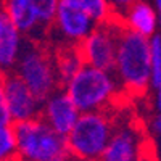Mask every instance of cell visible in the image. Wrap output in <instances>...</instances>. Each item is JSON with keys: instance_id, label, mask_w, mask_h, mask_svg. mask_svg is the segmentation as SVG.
Listing matches in <instances>:
<instances>
[{"instance_id": "6da1fadb", "label": "cell", "mask_w": 161, "mask_h": 161, "mask_svg": "<svg viewBox=\"0 0 161 161\" xmlns=\"http://www.w3.org/2000/svg\"><path fill=\"white\" fill-rule=\"evenodd\" d=\"M113 73L118 77L123 92L126 90L130 95H140L148 90L153 73L150 39L123 26L118 39Z\"/></svg>"}, {"instance_id": "7a4b0ae2", "label": "cell", "mask_w": 161, "mask_h": 161, "mask_svg": "<svg viewBox=\"0 0 161 161\" xmlns=\"http://www.w3.org/2000/svg\"><path fill=\"white\" fill-rule=\"evenodd\" d=\"M18 161H76L68 139L52 129L42 118L15 124Z\"/></svg>"}, {"instance_id": "3957f363", "label": "cell", "mask_w": 161, "mask_h": 161, "mask_svg": "<svg viewBox=\"0 0 161 161\" xmlns=\"http://www.w3.org/2000/svg\"><path fill=\"white\" fill-rule=\"evenodd\" d=\"M64 90L80 113H89L108 110L123 89L113 71L84 64L69 82L64 84Z\"/></svg>"}, {"instance_id": "277c9868", "label": "cell", "mask_w": 161, "mask_h": 161, "mask_svg": "<svg viewBox=\"0 0 161 161\" xmlns=\"http://www.w3.org/2000/svg\"><path fill=\"white\" fill-rule=\"evenodd\" d=\"M114 126L108 110L80 113L76 126L66 137L76 161H100Z\"/></svg>"}, {"instance_id": "5b68a950", "label": "cell", "mask_w": 161, "mask_h": 161, "mask_svg": "<svg viewBox=\"0 0 161 161\" xmlns=\"http://www.w3.org/2000/svg\"><path fill=\"white\" fill-rule=\"evenodd\" d=\"M15 73L42 102L57 92L61 84L53 53L39 44H29L24 47Z\"/></svg>"}, {"instance_id": "8992f818", "label": "cell", "mask_w": 161, "mask_h": 161, "mask_svg": "<svg viewBox=\"0 0 161 161\" xmlns=\"http://www.w3.org/2000/svg\"><path fill=\"white\" fill-rule=\"evenodd\" d=\"M60 0H2L0 8L26 36L39 39L53 28Z\"/></svg>"}, {"instance_id": "52a82bcc", "label": "cell", "mask_w": 161, "mask_h": 161, "mask_svg": "<svg viewBox=\"0 0 161 161\" xmlns=\"http://www.w3.org/2000/svg\"><path fill=\"white\" fill-rule=\"evenodd\" d=\"M121 29H123V24L114 16L110 21L98 24L79 44V50L82 53L86 64L95 66V68L105 71H113L116 63L118 39Z\"/></svg>"}, {"instance_id": "ba28073f", "label": "cell", "mask_w": 161, "mask_h": 161, "mask_svg": "<svg viewBox=\"0 0 161 161\" xmlns=\"http://www.w3.org/2000/svg\"><path fill=\"white\" fill-rule=\"evenodd\" d=\"M147 156V142L136 123L116 124L100 161H142Z\"/></svg>"}, {"instance_id": "9c48e42d", "label": "cell", "mask_w": 161, "mask_h": 161, "mask_svg": "<svg viewBox=\"0 0 161 161\" xmlns=\"http://www.w3.org/2000/svg\"><path fill=\"white\" fill-rule=\"evenodd\" d=\"M3 86L10 113L15 124L40 116L44 102L28 87V84L15 71L3 74Z\"/></svg>"}, {"instance_id": "30bf717a", "label": "cell", "mask_w": 161, "mask_h": 161, "mask_svg": "<svg viewBox=\"0 0 161 161\" xmlns=\"http://www.w3.org/2000/svg\"><path fill=\"white\" fill-rule=\"evenodd\" d=\"M97 26V21L84 10L60 2L52 29L64 44L79 45Z\"/></svg>"}, {"instance_id": "8fae6325", "label": "cell", "mask_w": 161, "mask_h": 161, "mask_svg": "<svg viewBox=\"0 0 161 161\" xmlns=\"http://www.w3.org/2000/svg\"><path fill=\"white\" fill-rule=\"evenodd\" d=\"M79 116H80V110L76 106V103L71 100V97L64 89L63 90L58 89L57 92H53L42 103L40 118L52 129H55L58 134H61L64 137L69 136V132L76 126Z\"/></svg>"}, {"instance_id": "7c38bea8", "label": "cell", "mask_w": 161, "mask_h": 161, "mask_svg": "<svg viewBox=\"0 0 161 161\" xmlns=\"http://www.w3.org/2000/svg\"><path fill=\"white\" fill-rule=\"evenodd\" d=\"M24 34L0 8V74L13 73L26 47Z\"/></svg>"}, {"instance_id": "4fadbf2b", "label": "cell", "mask_w": 161, "mask_h": 161, "mask_svg": "<svg viewBox=\"0 0 161 161\" xmlns=\"http://www.w3.org/2000/svg\"><path fill=\"white\" fill-rule=\"evenodd\" d=\"M126 29H130L145 37H152L158 29V13L153 7L145 2H137L130 5L123 15L114 16Z\"/></svg>"}, {"instance_id": "5bb4252c", "label": "cell", "mask_w": 161, "mask_h": 161, "mask_svg": "<svg viewBox=\"0 0 161 161\" xmlns=\"http://www.w3.org/2000/svg\"><path fill=\"white\" fill-rule=\"evenodd\" d=\"M53 58H55L57 73L60 77V82L64 86L80 71V68L86 64L82 53L79 50V45H69L64 44L58 47L53 52Z\"/></svg>"}, {"instance_id": "9a60e30c", "label": "cell", "mask_w": 161, "mask_h": 161, "mask_svg": "<svg viewBox=\"0 0 161 161\" xmlns=\"http://www.w3.org/2000/svg\"><path fill=\"white\" fill-rule=\"evenodd\" d=\"M60 2L84 10L87 15H90L97 21V24L106 23L114 16L110 0H60Z\"/></svg>"}, {"instance_id": "2e32d148", "label": "cell", "mask_w": 161, "mask_h": 161, "mask_svg": "<svg viewBox=\"0 0 161 161\" xmlns=\"http://www.w3.org/2000/svg\"><path fill=\"white\" fill-rule=\"evenodd\" d=\"M0 161H18V142L15 124L0 126Z\"/></svg>"}, {"instance_id": "e0dca14e", "label": "cell", "mask_w": 161, "mask_h": 161, "mask_svg": "<svg viewBox=\"0 0 161 161\" xmlns=\"http://www.w3.org/2000/svg\"><path fill=\"white\" fill-rule=\"evenodd\" d=\"M13 118L7 102V93L3 86V74H0V126H13Z\"/></svg>"}, {"instance_id": "ac0fdd59", "label": "cell", "mask_w": 161, "mask_h": 161, "mask_svg": "<svg viewBox=\"0 0 161 161\" xmlns=\"http://www.w3.org/2000/svg\"><path fill=\"white\" fill-rule=\"evenodd\" d=\"M150 55L153 71H161V34L150 37Z\"/></svg>"}, {"instance_id": "d6986e66", "label": "cell", "mask_w": 161, "mask_h": 161, "mask_svg": "<svg viewBox=\"0 0 161 161\" xmlns=\"http://www.w3.org/2000/svg\"><path fill=\"white\" fill-rule=\"evenodd\" d=\"M137 0H110V5L113 8V13H114V16H119V15H123V13L130 7L134 5Z\"/></svg>"}, {"instance_id": "ffe728a7", "label": "cell", "mask_w": 161, "mask_h": 161, "mask_svg": "<svg viewBox=\"0 0 161 161\" xmlns=\"http://www.w3.org/2000/svg\"><path fill=\"white\" fill-rule=\"evenodd\" d=\"M150 87L155 90L161 89V71H153L152 73V80H150Z\"/></svg>"}, {"instance_id": "44dd1931", "label": "cell", "mask_w": 161, "mask_h": 161, "mask_svg": "<svg viewBox=\"0 0 161 161\" xmlns=\"http://www.w3.org/2000/svg\"><path fill=\"white\" fill-rule=\"evenodd\" d=\"M152 129H153V132H155V136H158V137L161 139V114H158V116L153 118V121H152Z\"/></svg>"}, {"instance_id": "7402d4cb", "label": "cell", "mask_w": 161, "mask_h": 161, "mask_svg": "<svg viewBox=\"0 0 161 161\" xmlns=\"http://www.w3.org/2000/svg\"><path fill=\"white\" fill-rule=\"evenodd\" d=\"M155 106H156V111H158V114H161V89H158V90H156Z\"/></svg>"}, {"instance_id": "603a6c76", "label": "cell", "mask_w": 161, "mask_h": 161, "mask_svg": "<svg viewBox=\"0 0 161 161\" xmlns=\"http://www.w3.org/2000/svg\"><path fill=\"white\" fill-rule=\"evenodd\" d=\"M155 5H156V10H158V13L161 11V0H155Z\"/></svg>"}, {"instance_id": "cb8c5ba5", "label": "cell", "mask_w": 161, "mask_h": 161, "mask_svg": "<svg viewBox=\"0 0 161 161\" xmlns=\"http://www.w3.org/2000/svg\"><path fill=\"white\" fill-rule=\"evenodd\" d=\"M158 28L161 29V11L158 13Z\"/></svg>"}, {"instance_id": "d4e9b609", "label": "cell", "mask_w": 161, "mask_h": 161, "mask_svg": "<svg viewBox=\"0 0 161 161\" xmlns=\"http://www.w3.org/2000/svg\"><path fill=\"white\" fill-rule=\"evenodd\" d=\"M142 161H150V158H148V155H147V156H145V158H143Z\"/></svg>"}, {"instance_id": "484cf974", "label": "cell", "mask_w": 161, "mask_h": 161, "mask_svg": "<svg viewBox=\"0 0 161 161\" xmlns=\"http://www.w3.org/2000/svg\"><path fill=\"white\" fill-rule=\"evenodd\" d=\"M0 3H2V0H0Z\"/></svg>"}]
</instances>
